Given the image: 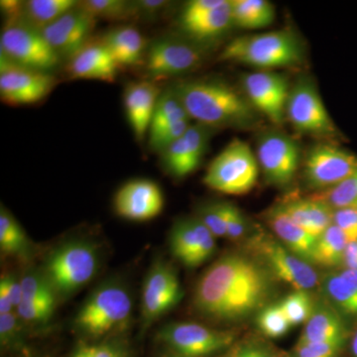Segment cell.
Masks as SVG:
<instances>
[{
  "label": "cell",
  "instance_id": "1",
  "mask_svg": "<svg viewBox=\"0 0 357 357\" xmlns=\"http://www.w3.org/2000/svg\"><path fill=\"white\" fill-rule=\"evenodd\" d=\"M274 283L273 275L255 255L227 253L199 279L194 307L206 318L236 323L270 304Z\"/></svg>",
  "mask_w": 357,
  "mask_h": 357
},
{
  "label": "cell",
  "instance_id": "2",
  "mask_svg": "<svg viewBox=\"0 0 357 357\" xmlns=\"http://www.w3.org/2000/svg\"><path fill=\"white\" fill-rule=\"evenodd\" d=\"M185 112L197 123L211 129L251 128L257 110L245 95L215 79L185 81L174 86Z\"/></svg>",
  "mask_w": 357,
  "mask_h": 357
},
{
  "label": "cell",
  "instance_id": "3",
  "mask_svg": "<svg viewBox=\"0 0 357 357\" xmlns=\"http://www.w3.org/2000/svg\"><path fill=\"white\" fill-rule=\"evenodd\" d=\"M304 47L291 30L237 37L223 48L220 59L262 70L291 67L302 62Z\"/></svg>",
  "mask_w": 357,
  "mask_h": 357
},
{
  "label": "cell",
  "instance_id": "4",
  "mask_svg": "<svg viewBox=\"0 0 357 357\" xmlns=\"http://www.w3.org/2000/svg\"><path fill=\"white\" fill-rule=\"evenodd\" d=\"M258 174L259 164L250 146L234 138L211 162L203 181L213 191L241 196L255 188Z\"/></svg>",
  "mask_w": 357,
  "mask_h": 357
},
{
  "label": "cell",
  "instance_id": "5",
  "mask_svg": "<svg viewBox=\"0 0 357 357\" xmlns=\"http://www.w3.org/2000/svg\"><path fill=\"white\" fill-rule=\"evenodd\" d=\"M132 302L126 288L105 284L96 289L77 312V328L89 337H98L126 325Z\"/></svg>",
  "mask_w": 357,
  "mask_h": 357
},
{
  "label": "cell",
  "instance_id": "6",
  "mask_svg": "<svg viewBox=\"0 0 357 357\" xmlns=\"http://www.w3.org/2000/svg\"><path fill=\"white\" fill-rule=\"evenodd\" d=\"M98 269V253L86 241L63 244L49 256L46 275L55 292L70 295L89 283Z\"/></svg>",
  "mask_w": 357,
  "mask_h": 357
},
{
  "label": "cell",
  "instance_id": "7",
  "mask_svg": "<svg viewBox=\"0 0 357 357\" xmlns=\"http://www.w3.org/2000/svg\"><path fill=\"white\" fill-rule=\"evenodd\" d=\"M252 255L268 268L274 278L288 284L294 290L310 291L319 284V275L311 263L294 255L281 241L258 232L249 238Z\"/></svg>",
  "mask_w": 357,
  "mask_h": 357
},
{
  "label": "cell",
  "instance_id": "8",
  "mask_svg": "<svg viewBox=\"0 0 357 357\" xmlns=\"http://www.w3.org/2000/svg\"><path fill=\"white\" fill-rule=\"evenodd\" d=\"M0 50L14 64L43 73L55 69L61 60L42 33L22 20L6 23L0 37Z\"/></svg>",
  "mask_w": 357,
  "mask_h": 357
},
{
  "label": "cell",
  "instance_id": "9",
  "mask_svg": "<svg viewBox=\"0 0 357 357\" xmlns=\"http://www.w3.org/2000/svg\"><path fill=\"white\" fill-rule=\"evenodd\" d=\"M286 119L297 132L306 135L331 137L337 134L318 89L309 79H299L291 88Z\"/></svg>",
  "mask_w": 357,
  "mask_h": 357
},
{
  "label": "cell",
  "instance_id": "10",
  "mask_svg": "<svg viewBox=\"0 0 357 357\" xmlns=\"http://www.w3.org/2000/svg\"><path fill=\"white\" fill-rule=\"evenodd\" d=\"M256 158L265 180L275 187L290 185L301 163L299 145L287 134L271 130L258 137Z\"/></svg>",
  "mask_w": 357,
  "mask_h": 357
},
{
  "label": "cell",
  "instance_id": "11",
  "mask_svg": "<svg viewBox=\"0 0 357 357\" xmlns=\"http://www.w3.org/2000/svg\"><path fill=\"white\" fill-rule=\"evenodd\" d=\"M356 171V154L332 143H321L307 152L303 175L309 189L321 192L340 184Z\"/></svg>",
  "mask_w": 357,
  "mask_h": 357
},
{
  "label": "cell",
  "instance_id": "12",
  "mask_svg": "<svg viewBox=\"0 0 357 357\" xmlns=\"http://www.w3.org/2000/svg\"><path fill=\"white\" fill-rule=\"evenodd\" d=\"M0 59V98L6 105H35L50 95L57 83L49 73L21 67L2 55Z\"/></svg>",
  "mask_w": 357,
  "mask_h": 357
},
{
  "label": "cell",
  "instance_id": "13",
  "mask_svg": "<svg viewBox=\"0 0 357 357\" xmlns=\"http://www.w3.org/2000/svg\"><path fill=\"white\" fill-rule=\"evenodd\" d=\"M160 338L180 356L208 357L229 349L236 335L199 324L176 323L164 326Z\"/></svg>",
  "mask_w": 357,
  "mask_h": 357
},
{
  "label": "cell",
  "instance_id": "14",
  "mask_svg": "<svg viewBox=\"0 0 357 357\" xmlns=\"http://www.w3.org/2000/svg\"><path fill=\"white\" fill-rule=\"evenodd\" d=\"M244 93L257 112L267 117L275 126H282L291 88L287 77L273 70L249 73L243 77Z\"/></svg>",
  "mask_w": 357,
  "mask_h": 357
},
{
  "label": "cell",
  "instance_id": "15",
  "mask_svg": "<svg viewBox=\"0 0 357 357\" xmlns=\"http://www.w3.org/2000/svg\"><path fill=\"white\" fill-rule=\"evenodd\" d=\"M202 61L203 50L194 42L161 38L148 48L145 68L155 77H171L195 69Z\"/></svg>",
  "mask_w": 357,
  "mask_h": 357
},
{
  "label": "cell",
  "instance_id": "16",
  "mask_svg": "<svg viewBox=\"0 0 357 357\" xmlns=\"http://www.w3.org/2000/svg\"><path fill=\"white\" fill-rule=\"evenodd\" d=\"M171 252L188 268L201 266L215 255V236L198 218H181L170 234Z\"/></svg>",
  "mask_w": 357,
  "mask_h": 357
},
{
  "label": "cell",
  "instance_id": "17",
  "mask_svg": "<svg viewBox=\"0 0 357 357\" xmlns=\"http://www.w3.org/2000/svg\"><path fill=\"white\" fill-rule=\"evenodd\" d=\"M164 194L149 178H133L122 185L114 199L115 213L131 222H147L158 217L164 208Z\"/></svg>",
  "mask_w": 357,
  "mask_h": 357
},
{
  "label": "cell",
  "instance_id": "18",
  "mask_svg": "<svg viewBox=\"0 0 357 357\" xmlns=\"http://www.w3.org/2000/svg\"><path fill=\"white\" fill-rule=\"evenodd\" d=\"M96 23L77 4L41 33L60 59L70 61L89 44Z\"/></svg>",
  "mask_w": 357,
  "mask_h": 357
},
{
  "label": "cell",
  "instance_id": "19",
  "mask_svg": "<svg viewBox=\"0 0 357 357\" xmlns=\"http://www.w3.org/2000/svg\"><path fill=\"white\" fill-rule=\"evenodd\" d=\"M183 290L175 270L165 262H156L148 272L142 290V314L152 321L177 306Z\"/></svg>",
  "mask_w": 357,
  "mask_h": 357
},
{
  "label": "cell",
  "instance_id": "20",
  "mask_svg": "<svg viewBox=\"0 0 357 357\" xmlns=\"http://www.w3.org/2000/svg\"><path fill=\"white\" fill-rule=\"evenodd\" d=\"M213 131L202 124H191L180 139L160 153L166 172L177 178L194 173L208 150Z\"/></svg>",
  "mask_w": 357,
  "mask_h": 357
},
{
  "label": "cell",
  "instance_id": "21",
  "mask_svg": "<svg viewBox=\"0 0 357 357\" xmlns=\"http://www.w3.org/2000/svg\"><path fill=\"white\" fill-rule=\"evenodd\" d=\"M160 93L158 86L150 82H132L124 89L126 117L134 135L140 142L149 131Z\"/></svg>",
  "mask_w": 357,
  "mask_h": 357
},
{
  "label": "cell",
  "instance_id": "22",
  "mask_svg": "<svg viewBox=\"0 0 357 357\" xmlns=\"http://www.w3.org/2000/svg\"><path fill=\"white\" fill-rule=\"evenodd\" d=\"M351 338L345 318L331 305L319 303L311 318L305 324L298 344L312 342H340L347 344Z\"/></svg>",
  "mask_w": 357,
  "mask_h": 357
},
{
  "label": "cell",
  "instance_id": "23",
  "mask_svg": "<svg viewBox=\"0 0 357 357\" xmlns=\"http://www.w3.org/2000/svg\"><path fill=\"white\" fill-rule=\"evenodd\" d=\"M119 66L109 50L100 43L88 44L70 60L68 70L73 79H96L114 83Z\"/></svg>",
  "mask_w": 357,
  "mask_h": 357
},
{
  "label": "cell",
  "instance_id": "24",
  "mask_svg": "<svg viewBox=\"0 0 357 357\" xmlns=\"http://www.w3.org/2000/svg\"><path fill=\"white\" fill-rule=\"evenodd\" d=\"M265 220L278 241L291 252L312 264V252L318 238L294 222L279 204L267 211Z\"/></svg>",
  "mask_w": 357,
  "mask_h": 357
},
{
  "label": "cell",
  "instance_id": "25",
  "mask_svg": "<svg viewBox=\"0 0 357 357\" xmlns=\"http://www.w3.org/2000/svg\"><path fill=\"white\" fill-rule=\"evenodd\" d=\"M278 204L294 222L316 238L333 225V208L314 197L287 198Z\"/></svg>",
  "mask_w": 357,
  "mask_h": 357
},
{
  "label": "cell",
  "instance_id": "26",
  "mask_svg": "<svg viewBox=\"0 0 357 357\" xmlns=\"http://www.w3.org/2000/svg\"><path fill=\"white\" fill-rule=\"evenodd\" d=\"M178 24L190 41L195 44L215 41L234 27L230 0H223L217 8L199 17L178 21Z\"/></svg>",
  "mask_w": 357,
  "mask_h": 357
},
{
  "label": "cell",
  "instance_id": "27",
  "mask_svg": "<svg viewBox=\"0 0 357 357\" xmlns=\"http://www.w3.org/2000/svg\"><path fill=\"white\" fill-rule=\"evenodd\" d=\"M102 43L119 68L138 65L144 58L146 42L139 30L133 26H121L110 30L103 37Z\"/></svg>",
  "mask_w": 357,
  "mask_h": 357
},
{
  "label": "cell",
  "instance_id": "28",
  "mask_svg": "<svg viewBox=\"0 0 357 357\" xmlns=\"http://www.w3.org/2000/svg\"><path fill=\"white\" fill-rule=\"evenodd\" d=\"M323 291L331 305L344 318L357 319V271L342 269L324 279Z\"/></svg>",
  "mask_w": 357,
  "mask_h": 357
},
{
  "label": "cell",
  "instance_id": "29",
  "mask_svg": "<svg viewBox=\"0 0 357 357\" xmlns=\"http://www.w3.org/2000/svg\"><path fill=\"white\" fill-rule=\"evenodd\" d=\"M234 27L244 30L266 28L275 20V7L266 0H230Z\"/></svg>",
  "mask_w": 357,
  "mask_h": 357
},
{
  "label": "cell",
  "instance_id": "30",
  "mask_svg": "<svg viewBox=\"0 0 357 357\" xmlns=\"http://www.w3.org/2000/svg\"><path fill=\"white\" fill-rule=\"evenodd\" d=\"M79 4L75 0H29L24 1L22 21L37 31L42 32L61 16Z\"/></svg>",
  "mask_w": 357,
  "mask_h": 357
},
{
  "label": "cell",
  "instance_id": "31",
  "mask_svg": "<svg viewBox=\"0 0 357 357\" xmlns=\"http://www.w3.org/2000/svg\"><path fill=\"white\" fill-rule=\"evenodd\" d=\"M347 243L349 241L344 232L333 223L317 239L316 246L312 252V264L325 269L342 267Z\"/></svg>",
  "mask_w": 357,
  "mask_h": 357
},
{
  "label": "cell",
  "instance_id": "32",
  "mask_svg": "<svg viewBox=\"0 0 357 357\" xmlns=\"http://www.w3.org/2000/svg\"><path fill=\"white\" fill-rule=\"evenodd\" d=\"M189 119H191V117L185 112L184 105L178 98L175 88L173 86L167 89L160 93L148 135Z\"/></svg>",
  "mask_w": 357,
  "mask_h": 357
},
{
  "label": "cell",
  "instance_id": "33",
  "mask_svg": "<svg viewBox=\"0 0 357 357\" xmlns=\"http://www.w3.org/2000/svg\"><path fill=\"white\" fill-rule=\"evenodd\" d=\"M0 248L6 255L20 257L29 252V241L24 230L3 206L0 211Z\"/></svg>",
  "mask_w": 357,
  "mask_h": 357
},
{
  "label": "cell",
  "instance_id": "34",
  "mask_svg": "<svg viewBox=\"0 0 357 357\" xmlns=\"http://www.w3.org/2000/svg\"><path fill=\"white\" fill-rule=\"evenodd\" d=\"M79 6L96 20H128L137 16L135 1L84 0V1H79Z\"/></svg>",
  "mask_w": 357,
  "mask_h": 357
},
{
  "label": "cell",
  "instance_id": "35",
  "mask_svg": "<svg viewBox=\"0 0 357 357\" xmlns=\"http://www.w3.org/2000/svg\"><path fill=\"white\" fill-rule=\"evenodd\" d=\"M256 324L265 337L273 340L285 337L292 328L280 303H273L263 307L257 314Z\"/></svg>",
  "mask_w": 357,
  "mask_h": 357
},
{
  "label": "cell",
  "instance_id": "36",
  "mask_svg": "<svg viewBox=\"0 0 357 357\" xmlns=\"http://www.w3.org/2000/svg\"><path fill=\"white\" fill-rule=\"evenodd\" d=\"M314 198L321 199L330 206L333 210L357 206V171L340 184L314 195Z\"/></svg>",
  "mask_w": 357,
  "mask_h": 357
},
{
  "label": "cell",
  "instance_id": "37",
  "mask_svg": "<svg viewBox=\"0 0 357 357\" xmlns=\"http://www.w3.org/2000/svg\"><path fill=\"white\" fill-rule=\"evenodd\" d=\"M279 303L292 326L306 324L316 306L311 293L306 290H294Z\"/></svg>",
  "mask_w": 357,
  "mask_h": 357
},
{
  "label": "cell",
  "instance_id": "38",
  "mask_svg": "<svg viewBox=\"0 0 357 357\" xmlns=\"http://www.w3.org/2000/svg\"><path fill=\"white\" fill-rule=\"evenodd\" d=\"M22 301L55 305V290L52 287L46 275L38 272L27 273L21 279Z\"/></svg>",
  "mask_w": 357,
  "mask_h": 357
},
{
  "label": "cell",
  "instance_id": "39",
  "mask_svg": "<svg viewBox=\"0 0 357 357\" xmlns=\"http://www.w3.org/2000/svg\"><path fill=\"white\" fill-rule=\"evenodd\" d=\"M225 203L227 202H211L204 204L197 217L215 237H227Z\"/></svg>",
  "mask_w": 357,
  "mask_h": 357
},
{
  "label": "cell",
  "instance_id": "40",
  "mask_svg": "<svg viewBox=\"0 0 357 357\" xmlns=\"http://www.w3.org/2000/svg\"><path fill=\"white\" fill-rule=\"evenodd\" d=\"M192 119H185L173 126H169L158 131L154 134L148 135V140H149V146L155 152L161 153L165 148L170 146L172 143L178 139H180L183 135L188 130V128L191 126Z\"/></svg>",
  "mask_w": 357,
  "mask_h": 357
},
{
  "label": "cell",
  "instance_id": "41",
  "mask_svg": "<svg viewBox=\"0 0 357 357\" xmlns=\"http://www.w3.org/2000/svg\"><path fill=\"white\" fill-rule=\"evenodd\" d=\"M227 237L232 241H243L248 236L250 225L243 211L234 204L225 203Z\"/></svg>",
  "mask_w": 357,
  "mask_h": 357
},
{
  "label": "cell",
  "instance_id": "42",
  "mask_svg": "<svg viewBox=\"0 0 357 357\" xmlns=\"http://www.w3.org/2000/svg\"><path fill=\"white\" fill-rule=\"evenodd\" d=\"M345 347L347 344L340 342L297 344L294 357H340Z\"/></svg>",
  "mask_w": 357,
  "mask_h": 357
},
{
  "label": "cell",
  "instance_id": "43",
  "mask_svg": "<svg viewBox=\"0 0 357 357\" xmlns=\"http://www.w3.org/2000/svg\"><path fill=\"white\" fill-rule=\"evenodd\" d=\"M333 223L344 232L349 243L357 241V208L356 206L333 210Z\"/></svg>",
  "mask_w": 357,
  "mask_h": 357
},
{
  "label": "cell",
  "instance_id": "44",
  "mask_svg": "<svg viewBox=\"0 0 357 357\" xmlns=\"http://www.w3.org/2000/svg\"><path fill=\"white\" fill-rule=\"evenodd\" d=\"M55 305L44 304V303L29 302L22 301L17 309V314L23 321L30 323H41L47 321L53 314Z\"/></svg>",
  "mask_w": 357,
  "mask_h": 357
},
{
  "label": "cell",
  "instance_id": "45",
  "mask_svg": "<svg viewBox=\"0 0 357 357\" xmlns=\"http://www.w3.org/2000/svg\"><path fill=\"white\" fill-rule=\"evenodd\" d=\"M20 325L13 314H0V338L4 347H13L20 342Z\"/></svg>",
  "mask_w": 357,
  "mask_h": 357
},
{
  "label": "cell",
  "instance_id": "46",
  "mask_svg": "<svg viewBox=\"0 0 357 357\" xmlns=\"http://www.w3.org/2000/svg\"><path fill=\"white\" fill-rule=\"evenodd\" d=\"M70 357H126V352L114 344L83 345Z\"/></svg>",
  "mask_w": 357,
  "mask_h": 357
},
{
  "label": "cell",
  "instance_id": "47",
  "mask_svg": "<svg viewBox=\"0 0 357 357\" xmlns=\"http://www.w3.org/2000/svg\"><path fill=\"white\" fill-rule=\"evenodd\" d=\"M223 0H191L185 4L178 21H187L210 13L222 4Z\"/></svg>",
  "mask_w": 357,
  "mask_h": 357
},
{
  "label": "cell",
  "instance_id": "48",
  "mask_svg": "<svg viewBox=\"0 0 357 357\" xmlns=\"http://www.w3.org/2000/svg\"><path fill=\"white\" fill-rule=\"evenodd\" d=\"M135 2L137 16L146 20H155L169 3L165 0H139Z\"/></svg>",
  "mask_w": 357,
  "mask_h": 357
},
{
  "label": "cell",
  "instance_id": "49",
  "mask_svg": "<svg viewBox=\"0 0 357 357\" xmlns=\"http://www.w3.org/2000/svg\"><path fill=\"white\" fill-rule=\"evenodd\" d=\"M0 7H1V13L6 17V23L16 22V21L22 20L24 1L1 0Z\"/></svg>",
  "mask_w": 357,
  "mask_h": 357
},
{
  "label": "cell",
  "instance_id": "50",
  "mask_svg": "<svg viewBox=\"0 0 357 357\" xmlns=\"http://www.w3.org/2000/svg\"><path fill=\"white\" fill-rule=\"evenodd\" d=\"M7 289L10 299L13 301L14 307H17L23 300L22 286H21V280H18L13 275L2 277L1 282Z\"/></svg>",
  "mask_w": 357,
  "mask_h": 357
},
{
  "label": "cell",
  "instance_id": "51",
  "mask_svg": "<svg viewBox=\"0 0 357 357\" xmlns=\"http://www.w3.org/2000/svg\"><path fill=\"white\" fill-rule=\"evenodd\" d=\"M342 268L357 271V241L347 243Z\"/></svg>",
  "mask_w": 357,
  "mask_h": 357
},
{
  "label": "cell",
  "instance_id": "52",
  "mask_svg": "<svg viewBox=\"0 0 357 357\" xmlns=\"http://www.w3.org/2000/svg\"><path fill=\"white\" fill-rule=\"evenodd\" d=\"M14 306L7 289L3 284L0 283V314H9L13 311Z\"/></svg>",
  "mask_w": 357,
  "mask_h": 357
},
{
  "label": "cell",
  "instance_id": "53",
  "mask_svg": "<svg viewBox=\"0 0 357 357\" xmlns=\"http://www.w3.org/2000/svg\"><path fill=\"white\" fill-rule=\"evenodd\" d=\"M234 357H269L266 351L255 345H248L236 352Z\"/></svg>",
  "mask_w": 357,
  "mask_h": 357
},
{
  "label": "cell",
  "instance_id": "54",
  "mask_svg": "<svg viewBox=\"0 0 357 357\" xmlns=\"http://www.w3.org/2000/svg\"><path fill=\"white\" fill-rule=\"evenodd\" d=\"M349 347H351V357H357V331L351 335Z\"/></svg>",
  "mask_w": 357,
  "mask_h": 357
},
{
  "label": "cell",
  "instance_id": "55",
  "mask_svg": "<svg viewBox=\"0 0 357 357\" xmlns=\"http://www.w3.org/2000/svg\"><path fill=\"white\" fill-rule=\"evenodd\" d=\"M169 357H187V356H180V354H174V356H169Z\"/></svg>",
  "mask_w": 357,
  "mask_h": 357
},
{
  "label": "cell",
  "instance_id": "56",
  "mask_svg": "<svg viewBox=\"0 0 357 357\" xmlns=\"http://www.w3.org/2000/svg\"><path fill=\"white\" fill-rule=\"evenodd\" d=\"M356 208H357V206H356Z\"/></svg>",
  "mask_w": 357,
  "mask_h": 357
},
{
  "label": "cell",
  "instance_id": "57",
  "mask_svg": "<svg viewBox=\"0 0 357 357\" xmlns=\"http://www.w3.org/2000/svg\"><path fill=\"white\" fill-rule=\"evenodd\" d=\"M232 357H234V356H232Z\"/></svg>",
  "mask_w": 357,
  "mask_h": 357
}]
</instances>
